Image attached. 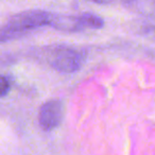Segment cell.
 <instances>
[{"label":"cell","instance_id":"obj_1","mask_svg":"<svg viewBox=\"0 0 155 155\" xmlns=\"http://www.w3.org/2000/svg\"><path fill=\"white\" fill-rule=\"evenodd\" d=\"M86 58L82 50L69 46L53 47L48 55V63L54 69L62 73H73L80 70Z\"/></svg>","mask_w":155,"mask_h":155},{"label":"cell","instance_id":"obj_6","mask_svg":"<svg viewBox=\"0 0 155 155\" xmlns=\"http://www.w3.org/2000/svg\"><path fill=\"white\" fill-rule=\"evenodd\" d=\"M10 88H11L10 80L5 75L0 74V98L5 97L10 91Z\"/></svg>","mask_w":155,"mask_h":155},{"label":"cell","instance_id":"obj_2","mask_svg":"<svg viewBox=\"0 0 155 155\" xmlns=\"http://www.w3.org/2000/svg\"><path fill=\"white\" fill-rule=\"evenodd\" d=\"M54 15L55 14L44 11V10H28L11 16L7 25L19 32L28 34L34 29L46 26L51 27Z\"/></svg>","mask_w":155,"mask_h":155},{"label":"cell","instance_id":"obj_5","mask_svg":"<svg viewBox=\"0 0 155 155\" xmlns=\"http://www.w3.org/2000/svg\"><path fill=\"white\" fill-rule=\"evenodd\" d=\"M25 35H26L25 33L15 30V29H13L7 24L5 26L0 27V44L8 43V41H14V39H18L20 37L25 36Z\"/></svg>","mask_w":155,"mask_h":155},{"label":"cell","instance_id":"obj_3","mask_svg":"<svg viewBox=\"0 0 155 155\" xmlns=\"http://www.w3.org/2000/svg\"><path fill=\"white\" fill-rule=\"evenodd\" d=\"M64 114L65 107L61 100H49L39 108L38 123L44 131H52L62 123Z\"/></svg>","mask_w":155,"mask_h":155},{"label":"cell","instance_id":"obj_7","mask_svg":"<svg viewBox=\"0 0 155 155\" xmlns=\"http://www.w3.org/2000/svg\"><path fill=\"white\" fill-rule=\"evenodd\" d=\"M97 3H101V5H106V3L110 2V0H93Z\"/></svg>","mask_w":155,"mask_h":155},{"label":"cell","instance_id":"obj_8","mask_svg":"<svg viewBox=\"0 0 155 155\" xmlns=\"http://www.w3.org/2000/svg\"><path fill=\"white\" fill-rule=\"evenodd\" d=\"M125 2H131V1H133V0H124Z\"/></svg>","mask_w":155,"mask_h":155},{"label":"cell","instance_id":"obj_4","mask_svg":"<svg viewBox=\"0 0 155 155\" xmlns=\"http://www.w3.org/2000/svg\"><path fill=\"white\" fill-rule=\"evenodd\" d=\"M79 21L84 30H97L101 29L104 26V21L101 17L94 13H82L78 15Z\"/></svg>","mask_w":155,"mask_h":155}]
</instances>
